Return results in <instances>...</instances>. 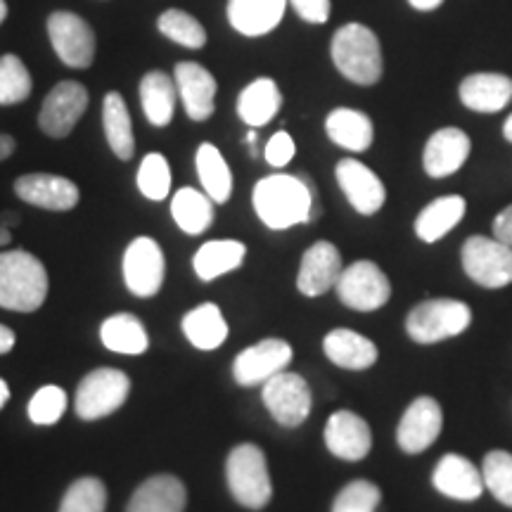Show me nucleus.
<instances>
[{
	"mask_svg": "<svg viewBox=\"0 0 512 512\" xmlns=\"http://www.w3.org/2000/svg\"><path fill=\"white\" fill-rule=\"evenodd\" d=\"M48 36L57 57L72 69H88L95 60V31L76 12H53L48 17Z\"/></svg>",
	"mask_w": 512,
	"mask_h": 512,
	"instance_id": "1a4fd4ad",
	"label": "nucleus"
},
{
	"mask_svg": "<svg viewBox=\"0 0 512 512\" xmlns=\"http://www.w3.org/2000/svg\"><path fill=\"white\" fill-rule=\"evenodd\" d=\"M31 88L34 81L27 64L12 53L0 57V105H19L29 98Z\"/></svg>",
	"mask_w": 512,
	"mask_h": 512,
	"instance_id": "e433bc0d",
	"label": "nucleus"
},
{
	"mask_svg": "<svg viewBox=\"0 0 512 512\" xmlns=\"http://www.w3.org/2000/svg\"><path fill=\"white\" fill-rule=\"evenodd\" d=\"M48 297L46 266L24 249L0 252V309L31 313Z\"/></svg>",
	"mask_w": 512,
	"mask_h": 512,
	"instance_id": "f03ea898",
	"label": "nucleus"
},
{
	"mask_svg": "<svg viewBox=\"0 0 512 512\" xmlns=\"http://www.w3.org/2000/svg\"><path fill=\"white\" fill-rule=\"evenodd\" d=\"M174 81L178 98L192 121H207L216 110V79L197 62H178Z\"/></svg>",
	"mask_w": 512,
	"mask_h": 512,
	"instance_id": "6ab92c4d",
	"label": "nucleus"
},
{
	"mask_svg": "<svg viewBox=\"0 0 512 512\" xmlns=\"http://www.w3.org/2000/svg\"><path fill=\"white\" fill-rule=\"evenodd\" d=\"M382 501V491L368 479H354L339 491L332 512H375Z\"/></svg>",
	"mask_w": 512,
	"mask_h": 512,
	"instance_id": "a19ab883",
	"label": "nucleus"
},
{
	"mask_svg": "<svg viewBox=\"0 0 512 512\" xmlns=\"http://www.w3.org/2000/svg\"><path fill=\"white\" fill-rule=\"evenodd\" d=\"M15 223H19V216L15 214V211H8V214L3 216V221H0V226H15Z\"/></svg>",
	"mask_w": 512,
	"mask_h": 512,
	"instance_id": "3c124183",
	"label": "nucleus"
},
{
	"mask_svg": "<svg viewBox=\"0 0 512 512\" xmlns=\"http://www.w3.org/2000/svg\"><path fill=\"white\" fill-rule=\"evenodd\" d=\"M157 29L166 38L178 43L188 50H200L207 46V29L197 22L190 12L183 10H166L157 19Z\"/></svg>",
	"mask_w": 512,
	"mask_h": 512,
	"instance_id": "c9c22d12",
	"label": "nucleus"
},
{
	"mask_svg": "<svg viewBox=\"0 0 512 512\" xmlns=\"http://www.w3.org/2000/svg\"><path fill=\"white\" fill-rule=\"evenodd\" d=\"M292 347L285 339H264V342L252 344L240 351L235 358L233 375L242 387H254L264 384L290 366Z\"/></svg>",
	"mask_w": 512,
	"mask_h": 512,
	"instance_id": "ddd939ff",
	"label": "nucleus"
},
{
	"mask_svg": "<svg viewBox=\"0 0 512 512\" xmlns=\"http://www.w3.org/2000/svg\"><path fill=\"white\" fill-rule=\"evenodd\" d=\"M5 17H8V3H5V0H0V24L5 22Z\"/></svg>",
	"mask_w": 512,
	"mask_h": 512,
	"instance_id": "5fc2aeb1",
	"label": "nucleus"
},
{
	"mask_svg": "<svg viewBox=\"0 0 512 512\" xmlns=\"http://www.w3.org/2000/svg\"><path fill=\"white\" fill-rule=\"evenodd\" d=\"M460 100L467 110L494 114L510 105L512 100V79L505 74H470L460 83Z\"/></svg>",
	"mask_w": 512,
	"mask_h": 512,
	"instance_id": "5701e85b",
	"label": "nucleus"
},
{
	"mask_svg": "<svg viewBox=\"0 0 512 512\" xmlns=\"http://www.w3.org/2000/svg\"><path fill=\"white\" fill-rule=\"evenodd\" d=\"M283 107V93L273 79H256L249 83L238 98V114L249 128L271 124Z\"/></svg>",
	"mask_w": 512,
	"mask_h": 512,
	"instance_id": "cd10ccee",
	"label": "nucleus"
},
{
	"mask_svg": "<svg viewBox=\"0 0 512 512\" xmlns=\"http://www.w3.org/2000/svg\"><path fill=\"white\" fill-rule=\"evenodd\" d=\"M264 403L278 425L299 427L309 418L313 396L302 375L283 370L264 382Z\"/></svg>",
	"mask_w": 512,
	"mask_h": 512,
	"instance_id": "9d476101",
	"label": "nucleus"
},
{
	"mask_svg": "<svg viewBox=\"0 0 512 512\" xmlns=\"http://www.w3.org/2000/svg\"><path fill=\"white\" fill-rule=\"evenodd\" d=\"M325 131L332 143L349 152H366L375 138V126L368 114L349 107L332 110L325 119Z\"/></svg>",
	"mask_w": 512,
	"mask_h": 512,
	"instance_id": "bb28decb",
	"label": "nucleus"
},
{
	"mask_svg": "<svg viewBox=\"0 0 512 512\" xmlns=\"http://www.w3.org/2000/svg\"><path fill=\"white\" fill-rule=\"evenodd\" d=\"M176 100H178V88L176 81L164 72H150L140 81V105L147 121L152 126L164 128L171 124L176 112Z\"/></svg>",
	"mask_w": 512,
	"mask_h": 512,
	"instance_id": "c85d7f7f",
	"label": "nucleus"
},
{
	"mask_svg": "<svg viewBox=\"0 0 512 512\" xmlns=\"http://www.w3.org/2000/svg\"><path fill=\"white\" fill-rule=\"evenodd\" d=\"M10 240H12V235H10V228H8V226H0V247L10 245Z\"/></svg>",
	"mask_w": 512,
	"mask_h": 512,
	"instance_id": "603ef678",
	"label": "nucleus"
},
{
	"mask_svg": "<svg viewBox=\"0 0 512 512\" xmlns=\"http://www.w3.org/2000/svg\"><path fill=\"white\" fill-rule=\"evenodd\" d=\"M8 399H10L8 384H5V380H0V408H3L5 403H8Z\"/></svg>",
	"mask_w": 512,
	"mask_h": 512,
	"instance_id": "8fccbe9b",
	"label": "nucleus"
},
{
	"mask_svg": "<svg viewBox=\"0 0 512 512\" xmlns=\"http://www.w3.org/2000/svg\"><path fill=\"white\" fill-rule=\"evenodd\" d=\"M441 425H444V413H441L439 401L432 396H420L401 415L396 441H399L403 453L415 456V453L427 451L437 441Z\"/></svg>",
	"mask_w": 512,
	"mask_h": 512,
	"instance_id": "4468645a",
	"label": "nucleus"
},
{
	"mask_svg": "<svg viewBox=\"0 0 512 512\" xmlns=\"http://www.w3.org/2000/svg\"><path fill=\"white\" fill-rule=\"evenodd\" d=\"M408 3H411L413 8L420 12H432V10H437L444 0H408Z\"/></svg>",
	"mask_w": 512,
	"mask_h": 512,
	"instance_id": "09e8293b",
	"label": "nucleus"
},
{
	"mask_svg": "<svg viewBox=\"0 0 512 512\" xmlns=\"http://www.w3.org/2000/svg\"><path fill=\"white\" fill-rule=\"evenodd\" d=\"M484 486L498 503L512 508V453L491 451L484 456L482 463Z\"/></svg>",
	"mask_w": 512,
	"mask_h": 512,
	"instance_id": "4c0bfd02",
	"label": "nucleus"
},
{
	"mask_svg": "<svg viewBox=\"0 0 512 512\" xmlns=\"http://www.w3.org/2000/svg\"><path fill=\"white\" fill-rule=\"evenodd\" d=\"M332 62L339 74L358 86H375L382 79V48L380 38L366 24H344L332 36Z\"/></svg>",
	"mask_w": 512,
	"mask_h": 512,
	"instance_id": "7ed1b4c3",
	"label": "nucleus"
},
{
	"mask_svg": "<svg viewBox=\"0 0 512 512\" xmlns=\"http://www.w3.org/2000/svg\"><path fill=\"white\" fill-rule=\"evenodd\" d=\"M102 126H105L107 143H110L114 155L128 162L136 152V138H133V124L126 100L117 91L107 93L102 100Z\"/></svg>",
	"mask_w": 512,
	"mask_h": 512,
	"instance_id": "c756f323",
	"label": "nucleus"
},
{
	"mask_svg": "<svg viewBox=\"0 0 512 512\" xmlns=\"http://www.w3.org/2000/svg\"><path fill=\"white\" fill-rule=\"evenodd\" d=\"M183 332L195 349L211 351L228 337V323L216 304H200L183 318Z\"/></svg>",
	"mask_w": 512,
	"mask_h": 512,
	"instance_id": "7c9ffc66",
	"label": "nucleus"
},
{
	"mask_svg": "<svg viewBox=\"0 0 512 512\" xmlns=\"http://www.w3.org/2000/svg\"><path fill=\"white\" fill-rule=\"evenodd\" d=\"M432 484L441 496L453 498V501L472 503L484 494L482 470L458 453H446L434 467Z\"/></svg>",
	"mask_w": 512,
	"mask_h": 512,
	"instance_id": "dca6fc26",
	"label": "nucleus"
},
{
	"mask_svg": "<svg viewBox=\"0 0 512 512\" xmlns=\"http://www.w3.org/2000/svg\"><path fill=\"white\" fill-rule=\"evenodd\" d=\"M100 339L114 354L140 356L150 347L145 325L131 313H117V316L107 318L100 328Z\"/></svg>",
	"mask_w": 512,
	"mask_h": 512,
	"instance_id": "2f4dec72",
	"label": "nucleus"
},
{
	"mask_svg": "<svg viewBox=\"0 0 512 512\" xmlns=\"http://www.w3.org/2000/svg\"><path fill=\"white\" fill-rule=\"evenodd\" d=\"M342 271L344 266L339 249L332 242L320 240L306 249L302 256V266H299L297 275L299 292L304 297H320L337 285Z\"/></svg>",
	"mask_w": 512,
	"mask_h": 512,
	"instance_id": "f3484780",
	"label": "nucleus"
},
{
	"mask_svg": "<svg viewBox=\"0 0 512 512\" xmlns=\"http://www.w3.org/2000/svg\"><path fill=\"white\" fill-rule=\"evenodd\" d=\"M166 261L152 238H136L124 252V280L136 297H155L162 290Z\"/></svg>",
	"mask_w": 512,
	"mask_h": 512,
	"instance_id": "f8f14e48",
	"label": "nucleus"
},
{
	"mask_svg": "<svg viewBox=\"0 0 512 512\" xmlns=\"http://www.w3.org/2000/svg\"><path fill=\"white\" fill-rule=\"evenodd\" d=\"M188 491L174 475H155L145 479L131 496L126 512H183Z\"/></svg>",
	"mask_w": 512,
	"mask_h": 512,
	"instance_id": "b1692460",
	"label": "nucleus"
},
{
	"mask_svg": "<svg viewBox=\"0 0 512 512\" xmlns=\"http://www.w3.org/2000/svg\"><path fill=\"white\" fill-rule=\"evenodd\" d=\"M138 188L147 200L162 202L171 190V166L164 155L152 152L140 162L138 169Z\"/></svg>",
	"mask_w": 512,
	"mask_h": 512,
	"instance_id": "ea45409f",
	"label": "nucleus"
},
{
	"mask_svg": "<svg viewBox=\"0 0 512 512\" xmlns=\"http://www.w3.org/2000/svg\"><path fill=\"white\" fill-rule=\"evenodd\" d=\"M15 332H12L8 325H0V356L8 354L15 347Z\"/></svg>",
	"mask_w": 512,
	"mask_h": 512,
	"instance_id": "49530a36",
	"label": "nucleus"
},
{
	"mask_svg": "<svg viewBox=\"0 0 512 512\" xmlns=\"http://www.w3.org/2000/svg\"><path fill=\"white\" fill-rule=\"evenodd\" d=\"M88 91L79 81H60L46 95L38 114V126L48 138H67L88 110Z\"/></svg>",
	"mask_w": 512,
	"mask_h": 512,
	"instance_id": "9b49d317",
	"label": "nucleus"
},
{
	"mask_svg": "<svg viewBox=\"0 0 512 512\" xmlns=\"http://www.w3.org/2000/svg\"><path fill=\"white\" fill-rule=\"evenodd\" d=\"M503 136H505V140H508V143H512V114L508 119H505V124H503Z\"/></svg>",
	"mask_w": 512,
	"mask_h": 512,
	"instance_id": "864d4df0",
	"label": "nucleus"
},
{
	"mask_svg": "<svg viewBox=\"0 0 512 512\" xmlns=\"http://www.w3.org/2000/svg\"><path fill=\"white\" fill-rule=\"evenodd\" d=\"M335 290L339 302L354 311H377L392 297V283L373 261H356L344 268Z\"/></svg>",
	"mask_w": 512,
	"mask_h": 512,
	"instance_id": "6e6552de",
	"label": "nucleus"
},
{
	"mask_svg": "<svg viewBox=\"0 0 512 512\" xmlns=\"http://www.w3.org/2000/svg\"><path fill=\"white\" fill-rule=\"evenodd\" d=\"M325 446L332 456L349 460H363L373 448V432L361 415L351 411H337L328 418L325 425Z\"/></svg>",
	"mask_w": 512,
	"mask_h": 512,
	"instance_id": "a211bd4d",
	"label": "nucleus"
},
{
	"mask_svg": "<svg viewBox=\"0 0 512 512\" xmlns=\"http://www.w3.org/2000/svg\"><path fill=\"white\" fill-rule=\"evenodd\" d=\"M226 479L235 501L249 510L266 508L271 501L273 484L268 475L266 456L259 446H235L226 460Z\"/></svg>",
	"mask_w": 512,
	"mask_h": 512,
	"instance_id": "20e7f679",
	"label": "nucleus"
},
{
	"mask_svg": "<svg viewBox=\"0 0 512 512\" xmlns=\"http://www.w3.org/2000/svg\"><path fill=\"white\" fill-rule=\"evenodd\" d=\"M323 351L332 363L344 370H368L377 361V344L354 330L337 328L325 335Z\"/></svg>",
	"mask_w": 512,
	"mask_h": 512,
	"instance_id": "393cba45",
	"label": "nucleus"
},
{
	"mask_svg": "<svg viewBox=\"0 0 512 512\" xmlns=\"http://www.w3.org/2000/svg\"><path fill=\"white\" fill-rule=\"evenodd\" d=\"M12 152H15V138L0 133V162H5V159H8Z\"/></svg>",
	"mask_w": 512,
	"mask_h": 512,
	"instance_id": "de8ad7c7",
	"label": "nucleus"
},
{
	"mask_svg": "<svg viewBox=\"0 0 512 512\" xmlns=\"http://www.w3.org/2000/svg\"><path fill=\"white\" fill-rule=\"evenodd\" d=\"M247 247L238 240H211L207 245L197 249L192 266L200 280H216L219 275H226L245 261Z\"/></svg>",
	"mask_w": 512,
	"mask_h": 512,
	"instance_id": "473e14b6",
	"label": "nucleus"
},
{
	"mask_svg": "<svg viewBox=\"0 0 512 512\" xmlns=\"http://www.w3.org/2000/svg\"><path fill=\"white\" fill-rule=\"evenodd\" d=\"M197 176L207 195L216 204H223L230 200V192H233V174H230L226 159L211 143H202L197 147Z\"/></svg>",
	"mask_w": 512,
	"mask_h": 512,
	"instance_id": "f704fd0d",
	"label": "nucleus"
},
{
	"mask_svg": "<svg viewBox=\"0 0 512 512\" xmlns=\"http://www.w3.org/2000/svg\"><path fill=\"white\" fill-rule=\"evenodd\" d=\"M494 238L512 247V204L494 219Z\"/></svg>",
	"mask_w": 512,
	"mask_h": 512,
	"instance_id": "a18cd8bd",
	"label": "nucleus"
},
{
	"mask_svg": "<svg viewBox=\"0 0 512 512\" xmlns=\"http://www.w3.org/2000/svg\"><path fill=\"white\" fill-rule=\"evenodd\" d=\"M467 202L460 195H444L427 204L415 219V235L427 245L446 238L453 228L463 221Z\"/></svg>",
	"mask_w": 512,
	"mask_h": 512,
	"instance_id": "a878e982",
	"label": "nucleus"
},
{
	"mask_svg": "<svg viewBox=\"0 0 512 512\" xmlns=\"http://www.w3.org/2000/svg\"><path fill=\"white\" fill-rule=\"evenodd\" d=\"M472 309L458 299H427L406 318V332L418 344H437L470 328Z\"/></svg>",
	"mask_w": 512,
	"mask_h": 512,
	"instance_id": "39448f33",
	"label": "nucleus"
},
{
	"mask_svg": "<svg viewBox=\"0 0 512 512\" xmlns=\"http://www.w3.org/2000/svg\"><path fill=\"white\" fill-rule=\"evenodd\" d=\"M131 394V380L114 368H98L83 377L76 389L74 408L81 420H100L119 411Z\"/></svg>",
	"mask_w": 512,
	"mask_h": 512,
	"instance_id": "423d86ee",
	"label": "nucleus"
},
{
	"mask_svg": "<svg viewBox=\"0 0 512 512\" xmlns=\"http://www.w3.org/2000/svg\"><path fill=\"white\" fill-rule=\"evenodd\" d=\"M467 278L486 290H501L512 283V247L498 238L475 235L460 252Z\"/></svg>",
	"mask_w": 512,
	"mask_h": 512,
	"instance_id": "0eeeda50",
	"label": "nucleus"
},
{
	"mask_svg": "<svg viewBox=\"0 0 512 512\" xmlns=\"http://www.w3.org/2000/svg\"><path fill=\"white\" fill-rule=\"evenodd\" d=\"M105 508L107 489L95 477L76 479L60 503V512H105Z\"/></svg>",
	"mask_w": 512,
	"mask_h": 512,
	"instance_id": "58836bf2",
	"label": "nucleus"
},
{
	"mask_svg": "<svg viewBox=\"0 0 512 512\" xmlns=\"http://www.w3.org/2000/svg\"><path fill=\"white\" fill-rule=\"evenodd\" d=\"M472 143L465 131L460 128H439L427 140L425 152H422V166H425L427 176L446 178L460 171V166L470 157Z\"/></svg>",
	"mask_w": 512,
	"mask_h": 512,
	"instance_id": "412c9836",
	"label": "nucleus"
},
{
	"mask_svg": "<svg viewBox=\"0 0 512 512\" xmlns=\"http://www.w3.org/2000/svg\"><path fill=\"white\" fill-rule=\"evenodd\" d=\"M15 192L22 202L48 211H69L79 204V188L74 181L55 174H27L15 181Z\"/></svg>",
	"mask_w": 512,
	"mask_h": 512,
	"instance_id": "aec40b11",
	"label": "nucleus"
},
{
	"mask_svg": "<svg viewBox=\"0 0 512 512\" xmlns=\"http://www.w3.org/2000/svg\"><path fill=\"white\" fill-rule=\"evenodd\" d=\"M64 411H67V394L55 384L41 387L29 401V418L36 425H55Z\"/></svg>",
	"mask_w": 512,
	"mask_h": 512,
	"instance_id": "79ce46f5",
	"label": "nucleus"
},
{
	"mask_svg": "<svg viewBox=\"0 0 512 512\" xmlns=\"http://www.w3.org/2000/svg\"><path fill=\"white\" fill-rule=\"evenodd\" d=\"M287 3L309 24H325L330 19V0H287Z\"/></svg>",
	"mask_w": 512,
	"mask_h": 512,
	"instance_id": "c03bdc74",
	"label": "nucleus"
},
{
	"mask_svg": "<svg viewBox=\"0 0 512 512\" xmlns=\"http://www.w3.org/2000/svg\"><path fill=\"white\" fill-rule=\"evenodd\" d=\"M266 162L273 166V169H283L292 162L294 157V140L290 138L287 131H278L275 136L266 143Z\"/></svg>",
	"mask_w": 512,
	"mask_h": 512,
	"instance_id": "37998d69",
	"label": "nucleus"
},
{
	"mask_svg": "<svg viewBox=\"0 0 512 512\" xmlns=\"http://www.w3.org/2000/svg\"><path fill=\"white\" fill-rule=\"evenodd\" d=\"M254 209L273 230L311 223L320 216L318 188L306 174H273L254 185Z\"/></svg>",
	"mask_w": 512,
	"mask_h": 512,
	"instance_id": "f257e3e1",
	"label": "nucleus"
},
{
	"mask_svg": "<svg viewBox=\"0 0 512 512\" xmlns=\"http://www.w3.org/2000/svg\"><path fill=\"white\" fill-rule=\"evenodd\" d=\"M287 5V0H228V22L242 36H266L283 22Z\"/></svg>",
	"mask_w": 512,
	"mask_h": 512,
	"instance_id": "4be33fe9",
	"label": "nucleus"
},
{
	"mask_svg": "<svg viewBox=\"0 0 512 512\" xmlns=\"http://www.w3.org/2000/svg\"><path fill=\"white\" fill-rule=\"evenodd\" d=\"M171 214L178 228L188 235H200L214 221V200L207 192L195 188H181L171 200Z\"/></svg>",
	"mask_w": 512,
	"mask_h": 512,
	"instance_id": "72a5a7b5",
	"label": "nucleus"
},
{
	"mask_svg": "<svg viewBox=\"0 0 512 512\" xmlns=\"http://www.w3.org/2000/svg\"><path fill=\"white\" fill-rule=\"evenodd\" d=\"M337 183L342 188L344 195L351 207H354L358 214L373 216L382 209L384 200H387V190H384V183L375 171H370L366 164L358 162V159H342L335 169Z\"/></svg>",
	"mask_w": 512,
	"mask_h": 512,
	"instance_id": "2eb2a0df",
	"label": "nucleus"
}]
</instances>
